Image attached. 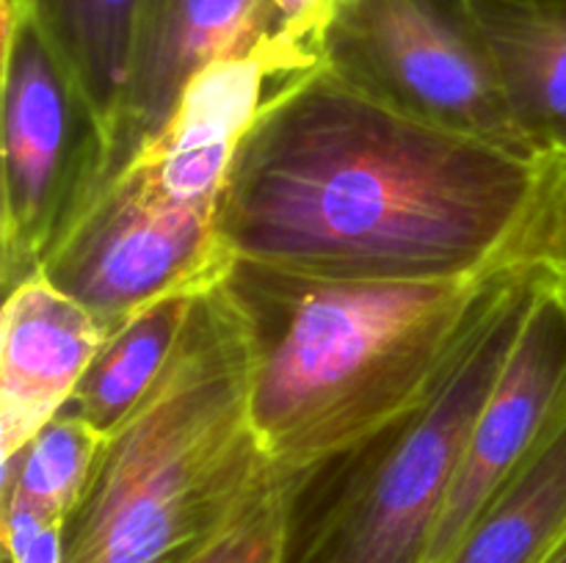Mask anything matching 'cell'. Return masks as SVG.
Returning <instances> with one entry per match:
<instances>
[{
    "mask_svg": "<svg viewBox=\"0 0 566 563\" xmlns=\"http://www.w3.org/2000/svg\"><path fill=\"white\" fill-rule=\"evenodd\" d=\"M99 439L81 414L64 406L14 456L0 461V502H25L64 522L86 484Z\"/></svg>",
    "mask_w": 566,
    "mask_h": 563,
    "instance_id": "9a60e30c",
    "label": "cell"
},
{
    "mask_svg": "<svg viewBox=\"0 0 566 563\" xmlns=\"http://www.w3.org/2000/svg\"><path fill=\"white\" fill-rule=\"evenodd\" d=\"M205 287L169 293L116 326L99 346L66 406L81 414L99 436L111 434L138 406L169 362L191 318L193 301Z\"/></svg>",
    "mask_w": 566,
    "mask_h": 563,
    "instance_id": "4fadbf2b",
    "label": "cell"
},
{
    "mask_svg": "<svg viewBox=\"0 0 566 563\" xmlns=\"http://www.w3.org/2000/svg\"><path fill=\"white\" fill-rule=\"evenodd\" d=\"M542 285L534 252L506 265L437 379L407 408L280 475L282 563H426L475 419Z\"/></svg>",
    "mask_w": 566,
    "mask_h": 563,
    "instance_id": "277c9868",
    "label": "cell"
},
{
    "mask_svg": "<svg viewBox=\"0 0 566 563\" xmlns=\"http://www.w3.org/2000/svg\"><path fill=\"white\" fill-rule=\"evenodd\" d=\"M566 535V419L481 511L446 563H545Z\"/></svg>",
    "mask_w": 566,
    "mask_h": 563,
    "instance_id": "7c38bea8",
    "label": "cell"
},
{
    "mask_svg": "<svg viewBox=\"0 0 566 563\" xmlns=\"http://www.w3.org/2000/svg\"><path fill=\"white\" fill-rule=\"evenodd\" d=\"M144 3L147 0H0L9 9L31 11L50 47L99 114L108 138L125 97Z\"/></svg>",
    "mask_w": 566,
    "mask_h": 563,
    "instance_id": "5bb4252c",
    "label": "cell"
},
{
    "mask_svg": "<svg viewBox=\"0 0 566 563\" xmlns=\"http://www.w3.org/2000/svg\"><path fill=\"white\" fill-rule=\"evenodd\" d=\"M280 484L252 423V364L221 279L138 406L99 439L61 563H188Z\"/></svg>",
    "mask_w": 566,
    "mask_h": 563,
    "instance_id": "3957f363",
    "label": "cell"
},
{
    "mask_svg": "<svg viewBox=\"0 0 566 563\" xmlns=\"http://www.w3.org/2000/svg\"><path fill=\"white\" fill-rule=\"evenodd\" d=\"M566 419V307L545 274L539 296L470 434L426 563H446L497 491Z\"/></svg>",
    "mask_w": 566,
    "mask_h": 563,
    "instance_id": "ba28073f",
    "label": "cell"
},
{
    "mask_svg": "<svg viewBox=\"0 0 566 563\" xmlns=\"http://www.w3.org/2000/svg\"><path fill=\"white\" fill-rule=\"evenodd\" d=\"M525 136L566 152V0H470Z\"/></svg>",
    "mask_w": 566,
    "mask_h": 563,
    "instance_id": "8fae6325",
    "label": "cell"
},
{
    "mask_svg": "<svg viewBox=\"0 0 566 563\" xmlns=\"http://www.w3.org/2000/svg\"><path fill=\"white\" fill-rule=\"evenodd\" d=\"M0 282L42 270L108 177L111 138L31 11L0 6Z\"/></svg>",
    "mask_w": 566,
    "mask_h": 563,
    "instance_id": "5b68a950",
    "label": "cell"
},
{
    "mask_svg": "<svg viewBox=\"0 0 566 563\" xmlns=\"http://www.w3.org/2000/svg\"><path fill=\"white\" fill-rule=\"evenodd\" d=\"M285 25L287 39L304 59L321 64V47L340 0H271Z\"/></svg>",
    "mask_w": 566,
    "mask_h": 563,
    "instance_id": "d6986e66",
    "label": "cell"
},
{
    "mask_svg": "<svg viewBox=\"0 0 566 563\" xmlns=\"http://www.w3.org/2000/svg\"><path fill=\"white\" fill-rule=\"evenodd\" d=\"M108 331L42 274L3 301L0 461L14 456L75 395Z\"/></svg>",
    "mask_w": 566,
    "mask_h": 563,
    "instance_id": "30bf717a",
    "label": "cell"
},
{
    "mask_svg": "<svg viewBox=\"0 0 566 563\" xmlns=\"http://www.w3.org/2000/svg\"><path fill=\"white\" fill-rule=\"evenodd\" d=\"M545 563H566V535H564L562 541H558L556 550H553L551 555L545 557Z\"/></svg>",
    "mask_w": 566,
    "mask_h": 563,
    "instance_id": "ffe728a7",
    "label": "cell"
},
{
    "mask_svg": "<svg viewBox=\"0 0 566 563\" xmlns=\"http://www.w3.org/2000/svg\"><path fill=\"white\" fill-rule=\"evenodd\" d=\"M188 563H282L280 484Z\"/></svg>",
    "mask_w": 566,
    "mask_h": 563,
    "instance_id": "2e32d148",
    "label": "cell"
},
{
    "mask_svg": "<svg viewBox=\"0 0 566 563\" xmlns=\"http://www.w3.org/2000/svg\"><path fill=\"white\" fill-rule=\"evenodd\" d=\"M506 265L470 279L348 282L232 257L221 287L247 334L252 423L276 472L307 467L407 408Z\"/></svg>",
    "mask_w": 566,
    "mask_h": 563,
    "instance_id": "7a4b0ae2",
    "label": "cell"
},
{
    "mask_svg": "<svg viewBox=\"0 0 566 563\" xmlns=\"http://www.w3.org/2000/svg\"><path fill=\"white\" fill-rule=\"evenodd\" d=\"M219 208L171 191L147 158L111 177L39 274L114 331L158 298L213 285L232 254Z\"/></svg>",
    "mask_w": 566,
    "mask_h": 563,
    "instance_id": "52a82bcc",
    "label": "cell"
},
{
    "mask_svg": "<svg viewBox=\"0 0 566 563\" xmlns=\"http://www.w3.org/2000/svg\"><path fill=\"white\" fill-rule=\"evenodd\" d=\"M6 563H61V519L25 502H0Z\"/></svg>",
    "mask_w": 566,
    "mask_h": 563,
    "instance_id": "ac0fdd59",
    "label": "cell"
},
{
    "mask_svg": "<svg viewBox=\"0 0 566 563\" xmlns=\"http://www.w3.org/2000/svg\"><path fill=\"white\" fill-rule=\"evenodd\" d=\"M553 166L407 119L318 64L238 138L216 219L232 257L296 274L470 279L531 252Z\"/></svg>",
    "mask_w": 566,
    "mask_h": 563,
    "instance_id": "6da1fadb",
    "label": "cell"
},
{
    "mask_svg": "<svg viewBox=\"0 0 566 563\" xmlns=\"http://www.w3.org/2000/svg\"><path fill=\"white\" fill-rule=\"evenodd\" d=\"M321 66L407 119L542 152L514 116L470 0H340Z\"/></svg>",
    "mask_w": 566,
    "mask_h": 563,
    "instance_id": "8992f818",
    "label": "cell"
},
{
    "mask_svg": "<svg viewBox=\"0 0 566 563\" xmlns=\"http://www.w3.org/2000/svg\"><path fill=\"white\" fill-rule=\"evenodd\" d=\"M531 252L566 307V152H556L551 185L536 215Z\"/></svg>",
    "mask_w": 566,
    "mask_h": 563,
    "instance_id": "e0dca14e",
    "label": "cell"
},
{
    "mask_svg": "<svg viewBox=\"0 0 566 563\" xmlns=\"http://www.w3.org/2000/svg\"><path fill=\"white\" fill-rule=\"evenodd\" d=\"M271 44L296 50L271 0H147L125 97L111 130L105 182L164 136L202 72Z\"/></svg>",
    "mask_w": 566,
    "mask_h": 563,
    "instance_id": "9c48e42d",
    "label": "cell"
}]
</instances>
